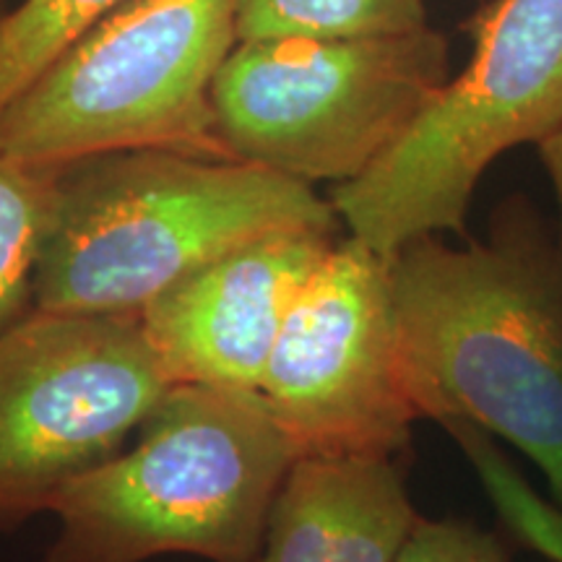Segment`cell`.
<instances>
[{"label":"cell","mask_w":562,"mask_h":562,"mask_svg":"<svg viewBox=\"0 0 562 562\" xmlns=\"http://www.w3.org/2000/svg\"><path fill=\"white\" fill-rule=\"evenodd\" d=\"M391 294L419 419L510 442L562 508V237L510 195L484 240L419 235L393 250Z\"/></svg>","instance_id":"6da1fadb"},{"label":"cell","mask_w":562,"mask_h":562,"mask_svg":"<svg viewBox=\"0 0 562 562\" xmlns=\"http://www.w3.org/2000/svg\"><path fill=\"white\" fill-rule=\"evenodd\" d=\"M284 229L344 232V224L313 186L250 161L172 149L66 161L34 307L140 313L214 258Z\"/></svg>","instance_id":"7a4b0ae2"},{"label":"cell","mask_w":562,"mask_h":562,"mask_svg":"<svg viewBox=\"0 0 562 562\" xmlns=\"http://www.w3.org/2000/svg\"><path fill=\"white\" fill-rule=\"evenodd\" d=\"M294 459L256 391L175 383L121 453L53 497L45 562H252Z\"/></svg>","instance_id":"3957f363"},{"label":"cell","mask_w":562,"mask_h":562,"mask_svg":"<svg viewBox=\"0 0 562 562\" xmlns=\"http://www.w3.org/2000/svg\"><path fill=\"white\" fill-rule=\"evenodd\" d=\"M461 32L467 68L381 159L328 193L347 235L381 256L419 235H467L492 161L562 131V0H482Z\"/></svg>","instance_id":"277c9868"},{"label":"cell","mask_w":562,"mask_h":562,"mask_svg":"<svg viewBox=\"0 0 562 562\" xmlns=\"http://www.w3.org/2000/svg\"><path fill=\"white\" fill-rule=\"evenodd\" d=\"M243 0H125L0 115V151L34 165L121 149L229 159L211 83L240 42Z\"/></svg>","instance_id":"5b68a950"},{"label":"cell","mask_w":562,"mask_h":562,"mask_svg":"<svg viewBox=\"0 0 562 562\" xmlns=\"http://www.w3.org/2000/svg\"><path fill=\"white\" fill-rule=\"evenodd\" d=\"M451 79L432 26L389 37L243 40L211 83L229 159L315 182H349L409 131Z\"/></svg>","instance_id":"8992f818"},{"label":"cell","mask_w":562,"mask_h":562,"mask_svg":"<svg viewBox=\"0 0 562 562\" xmlns=\"http://www.w3.org/2000/svg\"><path fill=\"white\" fill-rule=\"evenodd\" d=\"M175 385L138 313L21 315L0 331V526L128 446Z\"/></svg>","instance_id":"52a82bcc"},{"label":"cell","mask_w":562,"mask_h":562,"mask_svg":"<svg viewBox=\"0 0 562 562\" xmlns=\"http://www.w3.org/2000/svg\"><path fill=\"white\" fill-rule=\"evenodd\" d=\"M258 396L297 456L396 459L419 419L404 381L391 256L336 240L286 313Z\"/></svg>","instance_id":"ba28073f"},{"label":"cell","mask_w":562,"mask_h":562,"mask_svg":"<svg viewBox=\"0 0 562 562\" xmlns=\"http://www.w3.org/2000/svg\"><path fill=\"white\" fill-rule=\"evenodd\" d=\"M341 232L284 229L224 252L138 313L175 383L256 391L292 302Z\"/></svg>","instance_id":"9c48e42d"},{"label":"cell","mask_w":562,"mask_h":562,"mask_svg":"<svg viewBox=\"0 0 562 562\" xmlns=\"http://www.w3.org/2000/svg\"><path fill=\"white\" fill-rule=\"evenodd\" d=\"M417 518L396 459L297 456L252 562H393Z\"/></svg>","instance_id":"30bf717a"},{"label":"cell","mask_w":562,"mask_h":562,"mask_svg":"<svg viewBox=\"0 0 562 562\" xmlns=\"http://www.w3.org/2000/svg\"><path fill=\"white\" fill-rule=\"evenodd\" d=\"M60 165L0 151V331L34 307V277L50 229Z\"/></svg>","instance_id":"8fae6325"},{"label":"cell","mask_w":562,"mask_h":562,"mask_svg":"<svg viewBox=\"0 0 562 562\" xmlns=\"http://www.w3.org/2000/svg\"><path fill=\"white\" fill-rule=\"evenodd\" d=\"M427 24L425 0H243L237 34L273 37H389Z\"/></svg>","instance_id":"7c38bea8"},{"label":"cell","mask_w":562,"mask_h":562,"mask_svg":"<svg viewBox=\"0 0 562 562\" xmlns=\"http://www.w3.org/2000/svg\"><path fill=\"white\" fill-rule=\"evenodd\" d=\"M125 0H21L0 11V115L76 37Z\"/></svg>","instance_id":"4fadbf2b"},{"label":"cell","mask_w":562,"mask_h":562,"mask_svg":"<svg viewBox=\"0 0 562 562\" xmlns=\"http://www.w3.org/2000/svg\"><path fill=\"white\" fill-rule=\"evenodd\" d=\"M446 427L451 438L467 456L480 476L484 492L495 505L497 516L503 518L518 542L539 552L550 562H562V508L544 501L537 490L526 482V476L508 461L495 438L480 427L467 422H448Z\"/></svg>","instance_id":"5bb4252c"},{"label":"cell","mask_w":562,"mask_h":562,"mask_svg":"<svg viewBox=\"0 0 562 562\" xmlns=\"http://www.w3.org/2000/svg\"><path fill=\"white\" fill-rule=\"evenodd\" d=\"M393 562H510L503 542L467 521L417 518Z\"/></svg>","instance_id":"9a60e30c"},{"label":"cell","mask_w":562,"mask_h":562,"mask_svg":"<svg viewBox=\"0 0 562 562\" xmlns=\"http://www.w3.org/2000/svg\"><path fill=\"white\" fill-rule=\"evenodd\" d=\"M539 159H542L547 178L552 182L554 199H558V209H560V237H562V131L554 133V136L544 138L542 144L537 146Z\"/></svg>","instance_id":"2e32d148"}]
</instances>
